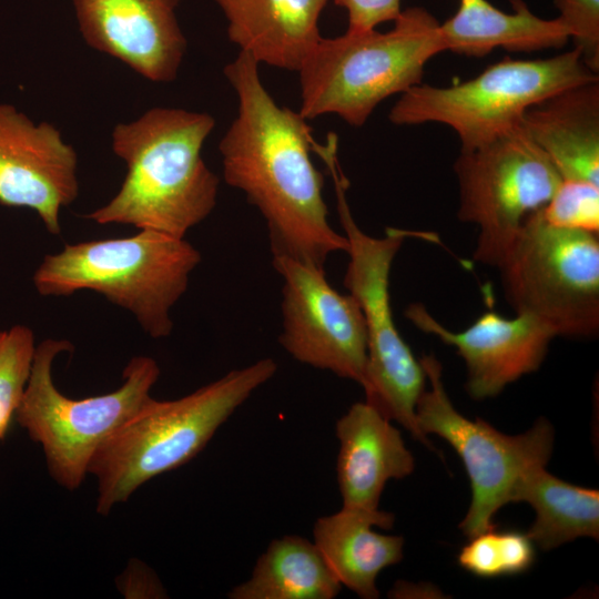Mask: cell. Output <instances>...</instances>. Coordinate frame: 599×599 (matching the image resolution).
<instances>
[{"label": "cell", "instance_id": "obj_6", "mask_svg": "<svg viewBox=\"0 0 599 599\" xmlns=\"http://www.w3.org/2000/svg\"><path fill=\"white\" fill-rule=\"evenodd\" d=\"M334 180L341 224L348 242L344 286L357 301L367 334V368L363 386L368 404L410 435L434 449L416 422V404L426 376L419 361L400 336L394 322L389 277L393 261L407 237L434 241L432 234L388 227L385 235H368L353 219L346 201V181L337 160L327 163Z\"/></svg>", "mask_w": 599, "mask_h": 599}, {"label": "cell", "instance_id": "obj_2", "mask_svg": "<svg viewBox=\"0 0 599 599\" xmlns=\"http://www.w3.org/2000/svg\"><path fill=\"white\" fill-rule=\"evenodd\" d=\"M214 126L206 112L175 108H153L115 125L112 150L126 174L118 193L85 217L184 238L216 205L220 180L202 158Z\"/></svg>", "mask_w": 599, "mask_h": 599}, {"label": "cell", "instance_id": "obj_17", "mask_svg": "<svg viewBox=\"0 0 599 599\" xmlns=\"http://www.w3.org/2000/svg\"><path fill=\"white\" fill-rule=\"evenodd\" d=\"M328 0H214L227 35L258 64L298 71L323 38L319 16Z\"/></svg>", "mask_w": 599, "mask_h": 599}, {"label": "cell", "instance_id": "obj_14", "mask_svg": "<svg viewBox=\"0 0 599 599\" xmlns=\"http://www.w3.org/2000/svg\"><path fill=\"white\" fill-rule=\"evenodd\" d=\"M405 315L415 327L454 346L467 368L466 390L481 400L498 395L507 385L539 368L554 332L526 314L506 318L490 309L461 332L450 331L420 303Z\"/></svg>", "mask_w": 599, "mask_h": 599}, {"label": "cell", "instance_id": "obj_19", "mask_svg": "<svg viewBox=\"0 0 599 599\" xmlns=\"http://www.w3.org/2000/svg\"><path fill=\"white\" fill-rule=\"evenodd\" d=\"M393 514L379 508L366 510L342 507L319 517L313 529L314 544L342 586L363 599H376L379 572L403 559L404 539L373 529H390Z\"/></svg>", "mask_w": 599, "mask_h": 599}, {"label": "cell", "instance_id": "obj_22", "mask_svg": "<svg viewBox=\"0 0 599 599\" xmlns=\"http://www.w3.org/2000/svg\"><path fill=\"white\" fill-rule=\"evenodd\" d=\"M511 501H526L535 509L527 535L542 550L579 537H599V491L564 481L544 466L522 476Z\"/></svg>", "mask_w": 599, "mask_h": 599}, {"label": "cell", "instance_id": "obj_20", "mask_svg": "<svg viewBox=\"0 0 599 599\" xmlns=\"http://www.w3.org/2000/svg\"><path fill=\"white\" fill-rule=\"evenodd\" d=\"M505 12L487 0H459L456 13L440 23L446 51L481 58L496 48L532 52L561 48L569 32L559 18L542 19L522 0H511Z\"/></svg>", "mask_w": 599, "mask_h": 599}, {"label": "cell", "instance_id": "obj_9", "mask_svg": "<svg viewBox=\"0 0 599 599\" xmlns=\"http://www.w3.org/2000/svg\"><path fill=\"white\" fill-rule=\"evenodd\" d=\"M506 301L557 336L599 332L598 234L555 226L541 209L525 220L496 266Z\"/></svg>", "mask_w": 599, "mask_h": 599}, {"label": "cell", "instance_id": "obj_10", "mask_svg": "<svg viewBox=\"0 0 599 599\" xmlns=\"http://www.w3.org/2000/svg\"><path fill=\"white\" fill-rule=\"evenodd\" d=\"M428 389L416 404V422L427 436L435 434L450 444L469 477L471 501L459 524L469 538L495 529V514L511 502L514 490L532 468L546 467L554 446V428L545 418L520 435H506L481 418L470 420L450 402L444 386L441 364L433 355L419 359Z\"/></svg>", "mask_w": 599, "mask_h": 599}, {"label": "cell", "instance_id": "obj_16", "mask_svg": "<svg viewBox=\"0 0 599 599\" xmlns=\"http://www.w3.org/2000/svg\"><path fill=\"white\" fill-rule=\"evenodd\" d=\"M390 422L367 402L353 404L336 422L342 507L378 509L386 483L413 473L414 457Z\"/></svg>", "mask_w": 599, "mask_h": 599}, {"label": "cell", "instance_id": "obj_5", "mask_svg": "<svg viewBox=\"0 0 599 599\" xmlns=\"http://www.w3.org/2000/svg\"><path fill=\"white\" fill-rule=\"evenodd\" d=\"M201 253L184 238L151 230L65 244L48 254L32 281L43 296L92 291L130 312L152 338L173 329L171 309L187 290Z\"/></svg>", "mask_w": 599, "mask_h": 599}, {"label": "cell", "instance_id": "obj_21", "mask_svg": "<svg viewBox=\"0 0 599 599\" xmlns=\"http://www.w3.org/2000/svg\"><path fill=\"white\" fill-rule=\"evenodd\" d=\"M342 585L314 541L286 535L271 541L230 599H332Z\"/></svg>", "mask_w": 599, "mask_h": 599}, {"label": "cell", "instance_id": "obj_28", "mask_svg": "<svg viewBox=\"0 0 599 599\" xmlns=\"http://www.w3.org/2000/svg\"><path fill=\"white\" fill-rule=\"evenodd\" d=\"M348 14L349 31L375 29L378 24L394 21L399 13L402 0H333Z\"/></svg>", "mask_w": 599, "mask_h": 599}, {"label": "cell", "instance_id": "obj_13", "mask_svg": "<svg viewBox=\"0 0 599 599\" xmlns=\"http://www.w3.org/2000/svg\"><path fill=\"white\" fill-rule=\"evenodd\" d=\"M78 194V154L60 130L0 103V204L33 210L59 235L61 211Z\"/></svg>", "mask_w": 599, "mask_h": 599}, {"label": "cell", "instance_id": "obj_11", "mask_svg": "<svg viewBox=\"0 0 599 599\" xmlns=\"http://www.w3.org/2000/svg\"><path fill=\"white\" fill-rule=\"evenodd\" d=\"M459 221L478 227L474 258L497 266L525 220L551 199L561 177L522 126L460 151L454 164Z\"/></svg>", "mask_w": 599, "mask_h": 599}, {"label": "cell", "instance_id": "obj_27", "mask_svg": "<svg viewBox=\"0 0 599 599\" xmlns=\"http://www.w3.org/2000/svg\"><path fill=\"white\" fill-rule=\"evenodd\" d=\"M119 592L126 599H163L167 591L156 572L140 559H129L115 578Z\"/></svg>", "mask_w": 599, "mask_h": 599}, {"label": "cell", "instance_id": "obj_25", "mask_svg": "<svg viewBox=\"0 0 599 599\" xmlns=\"http://www.w3.org/2000/svg\"><path fill=\"white\" fill-rule=\"evenodd\" d=\"M541 211L555 226L598 234L599 184L561 180Z\"/></svg>", "mask_w": 599, "mask_h": 599}, {"label": "cell", "instance_id": "obj_8", "mask_svg": "<svg viewBox=\"0 0 599 599\" xmlns=\"http://www.w3.org/2000/svg\"><path fill=\"white\" fill-rule=\"evenodd\" d=\"M597 80L575 48L546 59L507 57L465 82L414 85L400 94L388 118L396 125L445 124L457 133L460 151H468L518 126L531 105Z\"/></svg>", "mask_w": 599, "mask_h": 599}, {"label": "cell", "instance_id": "obj_24", "mask_svg": "<svg viewBox=\"0 0 599 599\" xmlns=\"http://www.w3.org/2000/svg\"><path fill=\"white\" fill-rule=\"evenodd\" d=\"M35 347L33 331L26 325L0 332V445L24 395Z\"/></svg>", "mask_w": 599, "mask_h": 599}, {"label": "cell", "instance_id": "obj_3", "mask_svg": "<svg viewBox=\"0 0 599 599\" xmlns=\"http://www.w3.org/2000/svg\"><path fill=\"white\" fill-rule=\"evenodd\" d=\"M276 370L274 359L262 358L181 398L151 396L91 460L89 474L98 481L97 512L106 516L146 481L193 459Z\"/></svg>", "mask_w": 599, "mask_h": 599}, {"label": "cell", "instance_id": "obj_26", "mask_svg": "<svg viewBox=\"0 0 599 599\" xmlns=\"http://www.w3.org/2000/svg\"><path fill=\"white\" fill-rule=\"evenodd\" d=\"M559 19L585 64L599 71V0H555Z\"/></svg>", "mask_w": 599, "mask_h": 599}, {"label": "cell", "instance_id": "obj_7", "mask_svg": "<svg viewBox=\"0 0 599 599\" xmlns=\"http://www.w3.org/2000/svg\"><path fill=\"white\" fill-rule=\"evenodd\" d=\"M65 339L47 338L37 345L16 420L43 450L51 478L67 490L78 489L100 446L151 397L160 377L155 359L132 357L115 390L81 399L63 395L52 376L54 359L72 352Z\"/></svg>", "mask_w": 599, "mask_h": 599}, {"label": "cell", "instance_id": "obj_12", "mask_svg": "<svg viewBox=\"0 0 599 599\" xmlns=\"http://www.w3.org/2000/svg\"><path fill=\"white\" fill-rule=\"evenodd\" d=\"M283 280L281 346L297 362L356 382L366 379L367 334L357 301L328 283L325 268L273 256Z\"/></svg>", "mask_w": 599, "mask_h": 599}, {"label": "cell", "instance_id": "obj_15", "mask_svg": "<svg viewBox=\"0 0 599 599\" xmlns=\"http://www.w3.org/2000/svg\"><path fill=\"white\" fill-rule=\"evenodd\" d=\"M181 0H72L79 30L93 49L143 78L173 81L186 51L176 18Z\"/></svg>", "mask_w": 599, "mask_h": 599}, {"label": "cell", "instance_id": "obj_4", "mask_svg": "<svg viewBox=\"0 0 599 599\" xmlns=\"http://www.w3.org/2000/svg\"><path fill=\"white\" fill-rule=\"evenodd\" d=\"M387 32L322 38L300 70L305 120L336 114L362 126L386 98L422 83L426 63L446 51L440 23L425 8L402 10Z\"/></svg>", "mask_w": 599, "mask_h": 599}, {"label": "cell", "instance_id": "obj_18", "mask_svg": "<svg viewBox=\"0 0 599 599\" xmlns=\"http://www.w3.org/2000/svg\"><path fill=\"white\" fill-rule=\"evenodd\" d=\"M520 125L562 181L599 184V80L531 105Z\"/></svg>", "mask_w": 599, "mask_h": 599}, {"label": "cell", "instance_id": "obj_1", "mask_svg": "<svg viewBox=\"0 0 599 599\" xmlns=\"http://www.w3.org/2000/svg\"><path fill=\"white\" fill-rule=\"evenodd\" d=\"M247 53L224 68L238 106L219 144L223 177L262 214L273 256L325 268L328 256L347 252L333 229L323 197V175L311 159L312 130L298 112L280 106Z\"/></svg>", "mask_w": 599, "mask_h": 599}, {"label": "cell", "instance_id": "obj_23", "mask_svg": "<svg viewBox=\"0 0 599 599\" xmlns=\"http://www.w3.org/2000/svg\"><path fill=\"white\" fill-rule=\"evenodd\" d=\"M457 559L461 568L481 578L517 575L532 565L535 547L527 534L493 529L471 537Z\"/></svg>", "mask_w": 599, "mask_h": 599}]
</instances>
